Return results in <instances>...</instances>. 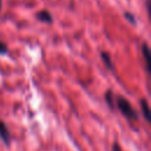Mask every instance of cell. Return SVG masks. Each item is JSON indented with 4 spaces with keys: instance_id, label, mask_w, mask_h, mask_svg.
Returning <instances> with one entry per match:
<instances>
[{
    "instance_id": "cell-3",
    "label": "cell",
    "mask_w": 151,
    "mask_h": 151,
    "mask_svg": "<svg viewBox=\"0 0 151 151\" xmlns=\"http://www.w3.org/2000/svg\"><path fill=\"white\" fill-rule=\"evenodd\" d=\"M35 18H37L39 21L45 22V24H51V22L53 21L52 14H51L48 11H46V9H41V11L37 12V13H35Z\"/></svg>"
},
{
    "instance_id": "cell-1",
    "label": "cell",
    "mask_w": 151,
    "mask_h": 151,
    "mask_svg": "<svg viewBox=\"0 0 151 151\" xmlns=\"http://www.w3.org/2000/svg\"><path fill=\"white\" fill-rule=\"evenodd\" d=\"M116 105L119 109V111L122 112V114L127 119V120H138V113L136 112V110L132 107L131 103L122 96H118L116 99Z\"/></svg>"
},
{
    "instance_id": "cell-10",
    "label": "cell",
    "mask_w": 151,
    "mask_h": 151,
    "mask_svg": "<svg viewBox=\"0 0 151 151\" xmlns=\"http://www.w3.org/2000/svg\"><path fill=\"white\" fill-rule=\"evenodd\" d=\"M112 151H122V149H120V146H119V144L117 142H114L112 144Z\"/></svg>"
},
{
    "instance_id": "cell-5",
    "label": "cell",
    "mask_w": 151,
    "mask_h": 151,
    "mask_svg": "<svg viewBox=\"0 0 151 151\" xmlns=\"http://www.w3.org/2000/svg\"><path fill=\"white\" fill-rule=\"evenodd\" d=\"M100 58H101L103 63L106 65V67H107L110 71H114V65H113V63H112L111 55H110L107 52L101 51V52H100Z\"/></svg>"
},
{
    "instance_id": "cell-11",
    "label": "cell",
    "mask_w": 151,
    "mask_h": 151,
    "mask_svg": "<svg viewBox=\"0 0 151 151\" xmlns=\"http://www.w3.org/2000/svg\"><path fill=\"white\" fill-rule=\"evenodd\" d=\"M0 9H1V0H0Z\"/></svg>"
},
{
    "instance_id": "cell-2",
    "label": "cell",
    "mask_w": 151,
    "mask_h": 151,
    "mask_svg": "<svg viewBox=\"0 0 151 151\" xmlns=\"http://www.w3.org/2000/svg\"><path fill=\"white\" fill-rule=\"evenodd\" d=\"M0 138H1V140L6 145H8L11 143V133H9V130H8L7 125L2 120H0Z\"/></svg>"
},
{
    "instance_id": "cell-9",
    "label": "cell",
    "mask_w": 151,
    "mask_h": 151,
    "mask_svg": "<svg viewBox=\"0 0 151 151\" xmlns=\"http://www.w3.org/2000/svg\"><path fill=\"white\" fill-rule=\"evenodd\" d=\"M7 52H8V47H7V45H6L5 42L0 41V54H6Z\"/></svg>"
},
{
    "instance_id": "cell-4",
    "label": "cell",
    "mask_w": 151,
    "mask_h": 151,
    "mask_svg": "<svg viewBox=\"0 0 151 151\" xmlns=\"http://www.w3.org/2000/svg\"><path fill=\"white\" fill-rule=\"evenodd\" d=\"M142 55L144 58V63H145V66H146V71L150 73L151 72V68H150V50H149V45L146 42H144L142 45Z\"/></svg>"
},
{
    "instance_id": "cell-7",
    "label": "cell",
    "mask_w": 151,
    "mask_h": 151,
    "mask_svg": "<svg viewBox=\"0 0 151 151\" xmlns=\"http://www.w3.org/2000/svg\"><path fill=\"white\" fill-rule=\"evenodd\" d=\"M104 98H105L107 105L110 106V109H111V110H114V94H113V92H112L111 90H107V91L105 92Z\"/></svg>"
},
{
    "instance_id": "cell-6",
    "label": "cell",
    "mask_w": 151,
    "mask_h": 151,
    "mask_svg": "<svg viewBox=\"0 0 151 151\" xmlns=\"http://www.w3.org/2000/svg\"><path fill=\"white\" fill-rule=\"evenodd\" d=\"M139 105H140V110H142L143 117L145 118L146 122H150V112H149V104H147V100H146L145 98H142L140 101H139Z\"/></svg>"
},
{
    "instance_id": "cell-8",
    "label": "cell",
    "mask_w": 151,
    "mask_h": 151,
    "mask_svg": "<svg viewBox=\"0 0 151 151\" xmlns=\"http://www.w3.org/2000/svg\"><path fill=\"white\" fill-rule=\"evenodd\" d=\"M124 15H125V18H126L131 24L136 25V22H137V21H136V18H134V15H133L132 13H130V12H127V11H126V12H124Z\"/></svg>"
}]
</instances>
